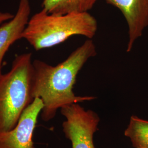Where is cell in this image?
I'll return each mask as SVG.
<instances>
[{"instance_id": "cell-1", "label": "cell", "mask_w": 148, "mask_h": 148, "mask_svg": "<svg viewBox=\"0 0 148 148\" xmlns=\"http://www.w3.org/2000/svg\"><path fill=\"white\" fill-rule=\"evenodd\" d=\"M96 55L95 43L88 39L56 66L38 59L32 61V96L42 101L41 116L43 121L52 120L57 110L65 106L95 99L92 96L76 95L73 88L80 70Z\"/></svg>"}, {"instance_id": "cell-2", "label": "cell", "mask_w": 148, "mask_h": 148, "mask_svg": "<svg viewBox=\"0 0 148 148\" xmlns=\"http://www.w3.org/2000/svg\"><path fill=\"white\" fill-rule=\"evenodd\" d=\"M98 23L88 12L49 14L42 10L34 14L21 35L36 51L53 47L75 35L92 39Z\"/></svg>"}, {"instance_id": "cell-3", "label": "cell", "mask_w": 148, "mask_h": 148, "mask_svg": "<svg viewBox=\"0 0 148 148\" xmlns=\"http://www.w3.org/2000/svg\"><path fill=\"white\" fill-rule=\"evenodd\" d=\"M32 60L31 53L16 56L11 70L0 75V133L17 125L32 96Z\"/></svg>"}, {"instance_id": "cell-4", "label": "cell", "mask_w": 148, "mask_h": 148, "mask_svg": "<svg viewBox=\"0 0 148 148\" xmlns=\"http://www.w3.org/2000/svg\"><path fill=\"white\" fill-rule=\"evenodd\" d=\"M60 112L65 118L63 130L72 148H95L93 136L99 122L97 114L86 110L79 103L65 106Z\"/></svg>"}, {"instance_id": "cell-5", "label": "cell", "mask_w": 148, "mask_h": 148, "mask_svg": "<svg viewBox=\"0 0 148 148\" xmlns=\"http://www.w3.org/2000/svg\"><path fill=\"white\" fill-rule=\"evenodd\" d=\"M43 108L42 100L34 98L16 126L10 131L0 133V148H35L33 134Z\"/></svg>"}, {"instance_id": "cell-6", "label": "cell", "mask_w": 148, "mask_h": 148, "mask_svg": "<svg viewBox=\"0 0 148 148\" xmlns=\"http://www.w3.org/2000/svg\"><path fill=\"white\" fill-rule=\"evenodd\" d=\"M121 12L128 27L127 52L132 49L136 41L148 27V0H105Z\"/></svg>"}, {"instance_id": "cell-7", "label": "cell", "mask_w": 148, "mask_h": 148, "mask_svg": "<svg viewBox=\"0 0 148 148\" xmlns=\"http://www.w3.org/2000/svg\"><path fill=\"white\" fill-rule=\"evenodd\" d=\"M30 13L29 0H20L14 17L0 25V75L2 74V65L4 57L11 46L21 39Z\"/></svg>"}, {"instance_id": "cell-8", "label": "cell", "mask_w": 148, "mask_h": 148, "mask_svg": "<svg viewBox=\"0 0 148 148\" xmlns=\"http://www.w3.org/2000/svg\"><path fill=\"white\" fill-rule=\"evenodd\" d=\"M98 0H43L42 7L49 14L88 12Z\"/></svg>"}, {"instance_id": "cell-9", "label": "cell", "mask_w": 148, "mask_h": 148, "mask_svg": "<svg viewBox=\"0 0 148 148\" xmlns=\"http://www.w3.org/2000/svg\"><path fill=\"white\" fill-rule=\"evenodd\" d=\"M136 148H148V121L132 116L125 131Z\"/></svg>"}, {"instance_id": "cell-10", "label": "cell", "mask_w": 148, "mask_h": 148, "mask_svg": "<svg viewBox=\"0 0 148 148\" xmlns=\"http://www.w3.org/2000/svg\"><path fill=\"white\" fill-rule=\"evenodd\" d=\"M14 14L9 12H0V25L6 21L11 20L14 17Z\"/></svg>"}]
</instances>
